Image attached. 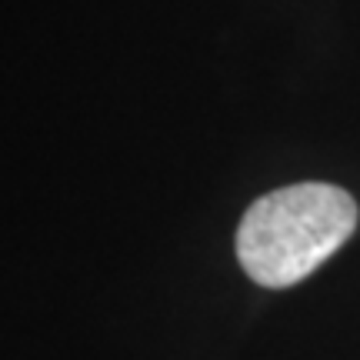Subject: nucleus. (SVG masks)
I'll return each instance as SVG.
<instances>
[{
	"label": "nucleus",
	"mask_w": 360,
	"mask_h": 360,
	"mask_svg": "<svg viewBox=\"0 0 360 360\" xmlns=\"http://www.w3.org/2000/svg\"><path fill=\"white\" fill-rule=\"evenodd\" d=\"M357 231V204L334 184H290L247 207L237 227V260L260 287H294Z\"/></svg>",
	"instance_id": "f257e3e1"
}]
</instances>
